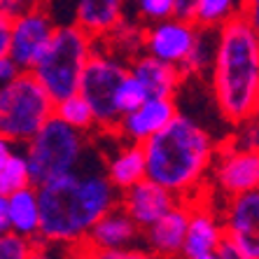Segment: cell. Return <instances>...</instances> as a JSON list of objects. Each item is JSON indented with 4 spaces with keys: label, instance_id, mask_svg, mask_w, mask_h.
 Returning a JSON list of instances; mask_svg holds the SVG:
<instances>
[{
    "label": "cell",
    "instance_id": "cell-23",
    "mask_svg": "<svg viewBox=\"0 0 259 259\" xmlns=\"http://www.w3.org/2000/svg\"><path fill=\"white\" fill-rule=\"evenodd\" d=\"M217 52V30H205L201 28V35L194 45L189 59L180 66L185 79L187 77H203L205 72H210L212 61H215Z\"/></svg>",
    "mask_w": 259,
    "mask_h": 259
},
{
    "label": "cell",
    "instance_id": "cell-21",
    "mask_svg": "<svg viewBox=\"0 0 259 259\" xmlns=\"http://www.w3.org/2000/svg\"><path fill=\"white\" fill-rule=\"evenodd\" d=\"M28 185H33V178H30V163L24 145L3 138L0 143V196H7Z\"/></svg>",
    "mask_w": 259,
    "mask_h": 259
},
{
    "label": "cell",
    "instance_id": "cell-1",
    "mask_svg": "<svg viewBox=\"0 0 259 259\" xmlns=\"http://www.w3.org/2000/svg\"><path fill=\"white\" fill-rule=\"evenodd\" d=\"M42 205L40 241L47 245L77 247L89 238L94 224L121 203V192L105 168L70 170L37 187Z\"/></svg>",
    "mask_w": 259,
    "mask_h": 259
},
{
    "label": "cell",
    "instance_id": "cell-28",
    "mask_svg": "<svg viewBox=\"0 0 259 259\" xmlns=\"http://www.w3.org/2000/svg\"><path fill=\"white\" fill-rule=\"evenodd\" d=\"M40 241H30L19 234H0V259H33Z\"/></svg>",
    "mask_w": 259,
    "mask_h": 259
},
{
    "label": "cell",
    "instance_id": "cell-10",
    "mask_svg": "<svg viewBox=\"0 0 259 259\" xmlns=\"http://www.w3.org/2000/svg\"><path fill=\"white\" fill-rule=\"evenodd\" d=\"M201 35V26L189 17H170L159 24L145 26L143 52L180 68L189 59Z\"/></svg>",
    "mask_w": 259,
    "mask_h": 259
},
{
    "label": "cell",
    "instance_id": "cell-7",
    "mask_svg": "<svg viewBox=\"0 0 259 259\" xmlns=\"http://www.w3.org/2000/svg\"><path fill=\"white\" fill-rule=\"evenodd\" d=\"M128 61L110 52L98 42L96 52L91 56L89 66L82 75V84L79 94L89 101L94 108V115L98 121V131L101 133H115L117 124L121 119L117 96H119V87L124 77L128 75Z\"/></svg>",
    "mask_w": 259,
    "mask_h": 259
},
{
    "label": "cell",
    "instance_id": "cell-26",
    "mask_svg": "<svg viewBox=\"0 0 259 259\" xmlns=\"http://www.w3.org/2000/svg\"><path fill=\"white\" fill-rule=\"evenodd\" d=\"M147 98H152L147 87L128 70V75L124 77V82H121V87H119V96H117V105H119L121 117L133 112V110H138Z\"/></svg>",
    "mask_w": 259,
    "mask_h": 259
},
{
    "label": "cell",
    "instance_id": "cell-37",
    "mask_svg": "<svg viewBox=\"0 0 259 259\" xmlns=\"http://www.w3.org/2000/svg\"><path fill=\"white\" fill-rule=\"evenodd\" d=\"M257 112H259V96H257Z\"/></svg>",
    "mask_w": 259,
    "mask_h": 259
},
{
    "label": "cell",
    "instance_id": "cell-29",
    "mask_svg": "<svg viewBox=\"0 0 259 259\" xmlns=\"http://www.w3.org/2000/svg\"><path fill=\"white\" fill-rule=\"evenodd\" d=\"M234 145L245 147V150H259V112H254L252 117H247L245 121L236 124L234 133L227 136Z\"/></svg>",
    "mask_w": 259,
    "mask_h": 259
},
{
    "label": "cell",
    "instance_id": "cell-14",
    "mask_svg": "<svg viewBox=\"0 0 259 259\" xmlns=\"http://www.w3.org/2000/svg\"><path fill=\"white\" fill-rule=\"evenodd\" d=\"M19 234L30 241H40L42 231V205L35 185L0 196V234Z\"/></svg>",
    "mask_w": 259,
    "mask_h": 259
},
{
    "label": "cell",
    "instance_id": "cell-20",
    "mask_svg": "<svg viewBox=\"0 0 259 259\" xmlns=\"http://www.w3.org/2000/svg\"><path fill=\"white\" fill-rule=\"evenodd\" d=\"M128 68L147 87L150 96H175L178 89L182 87V79H185L178 66H170L166 61L145 54V52L128 61Z\"/></svg>",
    "mask_w": 259,
    "mask_h": 259
},
{
    "label": "cell",
    "instance_id": "cell-31",
    "mask_svg": "<svg viewBox=\"0 0 259 259\" xmlns=\"http://www.w3.org/2000/svg\"><path fill=\"white\" fill-rule=\"evenodd\" d=\"M19 72H21V68L14 63V59H10V56H0V84H10Z\"/></svg>",
    "mask_w": 259,
    "mask_h": 259
},
{
    "label": "cell",
    "instance_id": "cell-13",
    "mask_svg": "<svg viewBox=\"0 0 259 259\" xmlns=\"http://www.w3.org/2000/svg\"><path fill=\"white\" fill-rule=\"evenodd\" d=\"M175 117H178L175 96H152L138 110L121 117L112 136H117L119 140L145 145L152 136H157L168 126Z\"/></svg>",
    "mask_w": 259,
    "mask_h": 259
},
{
    "label": "cell",
    "instance_id": "cell-24",
    "mask_svg": "<svg viewBox=\"0 0 259 259\" xmlns=\"http://www.w3.org/2000/svg\"><path fill=\"white\" fill-rule=\"evenodd\" d=\"M56 117L84 133L98 131V121H96V115H94V108H91L89 101L82 94H75V96H68L56 103Z\"/></svg>",
    "mask_w": 259,
    "mask_h": 259
},
{
    "label": "cell",
    "instance_id": "cell-17",
    "mask_svg": "<svg viewBox=\"0 0 259 259\" xmlns=\"http://www.w3.org/2000/svg\"><path fill=\"white\" fill-rule=\"evenodd\" d=\"M138 241H143V227L121 205H117L94 224L84 245L98 250H124V247H136Z\"/></svg>",
    "mask_w": 259,
    "mask_h": 259
},
{
    "label": "cell",
    "instance_id": "cell-15",
    "mask_svg": "<svg viewBox=\"0 0 259 259\" xmlns=\"http://www.w3.org/2000/svg\"><path fill=\"white\" fill-rule=\"evenodd\" d=\"M178 203H180V196H178V194L166 189L161 182L152 180V178H145L138 185H133L131 189L121 192L119 205L145 231L147 227L159 222L168 210H173Z\"/></svg>",
    "mask_w": 259,
    "mask_h": 259
},
{
    "label": "cell",
    "instance_id": "cell-25",
    "mask_svg": "<svg viewBox=\"0 0 259 259\" xmlns=\"http://www.w3.org/2000/svg\"><path fill=\"white\" fill-rule=\"evenodd\" d=\"M133 14L143 26L159 24L178 17V0H133Z\"/></svg>",
    "mask_w": 259,
    "mask_h": 259
},
{
    "label": "cell",
    "instance_id": "cell-38",
    "mask_svg": "<svg viewBox=\"0 0 259 259\" xmlns=\"http://www.w3.org/2000/svg\"><path fill=\"white\" fill-rule=\"evenodd\" d=\"M173 259H185V257H173Z\"/></svg>",
    "mask_w": 259,
    "mask_h": 259
},
{
    "label": "cell",
    "instance_id": "cell-3",
    "mask_svg": "<svg viewBox=\"0 0 259 259\" xmlns=\"http://www.w3.org/2000/svg\"><path fill=\"white\" fill-rule=\"evenodd\" d=\"M208 82L217 112L229 126L257 112L259 33L243 14L217 30V52Z\"/></svg>",
    "mask_w": 259,
    "mask_h": 259
},
{
    "label": "cell",
    "instance_id": "cell-8",
    "mask_svg": "<svg viewBox=\"0 0 259 259\" xmlns=\"http://www.w3.org/2000/svg\"><path fill=\"white\" fill-rule=\"evenodd\" d=\"M210 189L220 199L259 189V150H245L224 138L210 170Z\"/></svg>",
    "mask_w": 259,
    "mask_h": 259
},
{
    "label": "cell",
    "instance_id": "cell-33",
    "mask_svg": "<svg viewBox=\"0 0 259 259\" xmlns=\"http://www.w3.org/2000/svg\"><path fill=\"white\" fill-rule=\"evenodd\" d=\"M243 17L259 33V0H243Z\"/></svg>",
    "mask_w": 259,
    "mask_h": 259
},
{
    "label": "cell",
    "instance_id": "cell-30",
    "mask_svg": "<svg viewBox=\"0 0 259 259\" xmlns=\"http://www.w3.org/2000/svg\"><path fill=\"white\" fill-rule=\"evenodd\" d=\"M45 5H47V0H0V17L17 19Z\"/></svg>",
    "mask_w": 259,
    "mask_h": 259
},
{
    "label": "cell",
    "instance_id": "cell-18",
    "mask_svg": "<svg viewBox=\"0 0 259 259\" xmlns=\"http://www.w3.org/2000/svg\"><path fill=\"white\" fill-rule=\"evenodd\" d=\"M126 19V0H72V24L96 40L108 37Z\"/></svg>",
    "mask_w": 259,
    "mask_h": 259
},
{
    "label": "cell",
    "instance_id": "cell-35",
    "mask_svg": "<svg viewBox=\"0 0 259 259\" xmlns=\"http://www.w3.org/2000/svg\"><path fill=\"white\" fill-rule=\"evenodd\" d=\"M194 5H196V0H178V17H189L192 19Z\"/></svg>",
    "mask_w": 259,
    "mask_h": 259
},
{
    "label": "cell",
    "instance_id": "cell-16",
    "mask_svg": "<svg viewBox=\"0 0 259 259\" xmlns=\"http://www.w3.org/2000/svg\"><path fill=\"white\" fill-rule=\"evenodd\" d=\"M189 217H192V201L180 199V203L173 210H168L159 222H154L143 231L145 247L159 254L161 259L182 257L185 241H187Z\"/></svg>",
    "mask_w": 259,
    "mask_h": 259
},
{
    "label": "cell",
    "instance_id": "cell-4",
    "mask_svg": "<svg viewBox=\"0 0 259 259\" xmlns=\"http://www.w3.org/2000/svg\"><path fill=\"white\" fill-rule=\"evenodd\" d=\"M98 47V40L77 24H59L42 59L33 68L35 77L45 84L56 103L79 94L82 75Z\"/></svg>",
    "mask_w": 259,
    "mask_h": 259
},
{
    "label": "cell",
    "instance_id": "cell-32",
    "mask_svg": "<svg viewBox=\"0 0 259 259\" xmlns=\"http://www.w3.org/2000/svg\"><path fill=\"white\" fill-rule=\"evenodd\" d=\"M10 40H12V19L0 17V56L10 52Z\"/></svg>",
    "mask_w": 259,
    "mask_h": 259
},
{
    "label": "cell",
    "instance_id": "cell-5",
    "mask_svg": "<svg viewBox=\"0 0 259 259\" xmlns=\"http://www.w3.org/2000/svg\"><path fill=\"white\" fill-rule=\"evenodd\" d=\"M56 115V101L33 70H21L0 87V133L5 140L26 145Z\"/></svg>",
    "mask_w": 259,
    "mask_h": 259
},
{
    "label": "cell",
    "instance_id": "cell-22",
    "mask_svg": "<svg viewBox=\"0 0 259 259\" xmlns=\"http://www.w3.org/2000/svg\"><path fill=\"white\" fill-rule=\"evenodd\" d=\"M243 14V0H196L192 19L205 30H220Z\"/></svg>",
    "mask_w": 259,
    "mask_h": 259
},
{
    "label": "cell",
    "instance_id": "cell-12",
    "mask_svg": "<svg viewBox=\"0 0 259 259\" xmlns=\"http://www.w3.org/2000/svg\"><path fill=\"white\" fill-rule=\"evenodd\" d=\"M222 222L227 241L259 259V189L222 199Z\"/></svg>",
    "mask_w": 259,
    "mask_h": 259
},
{
    "label": "cell",
    "instance_id": "cell-27",
    "mask_svg": "<svg viewBox=\"0 0 259 259\" xmlns=\"http://www.w3.org/2000/svg\"><path fill=\"white\" fill-rule=\"evenodd\" d=\"M75 250V259H161L147 247H124V250H98V247L89 245H77Z\"/></svg>",
    "mask_w": 259,
    "mask_h": 259
},
{
    "label": "cell",
    "instance_id": "cell-19",
    "mask_svg": "<svg viewBox=\"0 0 259 259\" xmlns=\"http://www.w3.org/2000/svg\"><path fill=\"white\" fill-rule=\"evenodd\" d=\"M103 168L108 173L110 182L115 185L119 192H126L133 185L147 178V159H145V147L138 143H128L121 140L117 147L103 163Z\"/></svg>",
    "mask_w": 259,
    "mask_h": 259
},
{
    "label": "cell",
    "instance_id": "cell-11",
    "mask_svg": "<svg viewBox=\"0 0 259 259\" xmlns=\"http://www.w3.org/2000/svg\"><path fill=\"white\" fill-rule=\"evenodd\" d=\"M215 196L217 194L208 185V189H203L196 199H189L192 201V217H189L187 241L182 250L185 259H199L205 254L220 252L222 243L227 241L222 210L217 208Z\"/></svg>",
    "mask_w": 259,
    "mask_h": 259
},
{
    "label": "cell",
    "instance_id": "cell-6",
    "mask_svg": "<svg viewBox=\"0 0 259 259\" xmlns=\"http://www.w3.org/2000/svg\"><path fill=\"white\" fill-rule=\"evenodd\" d=\"M24 150L30 163L33 185L40 187L59 175L77 170L87 159L89 138L84 131L70 126L54 115L24 145Z\"/></svg>",
    "mask_w": 259,
    "mask_h": 259
},
{
    "label": "cell",
    "instance_id": "cell-2",
    "mask_svg": "<svg viewBox=\"0 0 259 259\" xmlns=\"http://www.w3.org/2000/svg\"><path fill=\"white\" fill-rule=\"evenodd\" d=\"M143 147L147 178L161 182L180 199H196L208 189L220 143L203 124L178 112L168 126L152 136Z\"/></svg>",
    "mask_w": 259,
    "mask_h": 259
},
{
    "label": "cell",
    "instance_id": "cell-36",
    "mask_svg": "<svg viewBox=\"0 0 259 259\" xmlns=\"http://www.w3.org/2000/svg\"><path fill=\"white\" fill-rule=\"evenodd\" d=\"M199 259H222L220 252H212V254H205V257H199Z\"/></svg>",
    "mask_w": 259,
    "mask_h": 259
},
{
    "label": "cell",
    "instance_id": "cell-34",
    "mask_svg": "<svg viewBox=\"0 0 259 259\" xmlns=\"http://www.w3.org/2000/svg\"><path fill=\"white\" fill-rule=\"evenodd\" d=\"M220 257L222 259H254V257H250V254L243 252L241 247H236L231 241L222 243V247H220Z\"/></svg>",
    "mask_w": 259,
    "mask_h": 259
},
{
    "label": "cell",
    "instance_id": "cell-9",
    "mask_svg": "<svg viewBox=\"0 0 259 259\" xmlns=\"http://www.w3.org/2000/svg\"><path fill=\"white\" fill-rule=\"evenodd\" d=\"M56 26L59 21L49 12L47 5L37 7L24 17L12 19V40H10V52L5 56L14 59V63L21 70H33L52 42Z\"/></svg>",
    "mask_w": 259,
    "mask_h": 259
}]
</instances>
